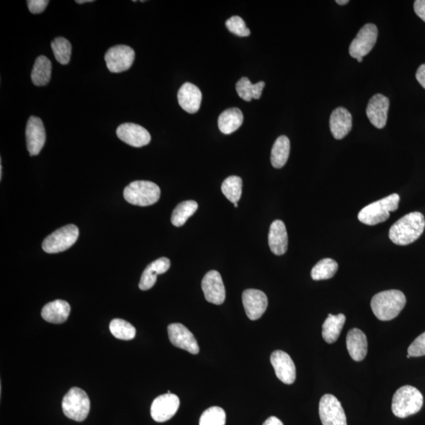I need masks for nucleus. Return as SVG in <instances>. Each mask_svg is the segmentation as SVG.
Returning <instances> with one entry per match:
<instances>
[{"label":"nucleus","instance_id":"1","mask_svg":"<svg viewBox=\"0 0 425 425\" xmlns=\"http://www.w3.org/2000/svg\"><path fill=\"white\" fill-rule=\"evenodd\" d=\"M424 228L425 219L422 212H410L391 226L389 230L390 240L396 245H409L418 240Z\"/></svg>","mask_w":425,"mask_h":425},{"label":"nucleus","instance_id":"2","mask_svg":"<svg viewBox=\"0 0 425 425\" xmlns=\"http://www.w3.org/2000/svg\"><path fill=\"white\" fill-rule=\"evenodd\" d=\"M406 304L405 295L398 290H389L375 295L371 300V308L380 321H391L400 315Z\"/></svg>","mask_w":425,"mask_h":425},{"label":"nucleus","instance_id":"3","mask_svg":"<svg viewBox=\"0 0 425 425\" xmlns=\"http://www.w3.org/2000/svg\"><path fill=\"white\" fill-rule=\"evenodd\" d=\"M423 396L416 387H400L393 396L391 410L400 418H406L418 413L423 406Z\"/></svg>","mask_w":425,"mask_h":425},{"label":"nucleus","instance_id":"4","mask_svg":"<svg viewBox=\"0 0 425 425\" xmlns=\"http://www.w3.org/2000/svg\"><path fill=\"white\" fill-rule=\"evenodd\" d=\"M400 200V195L395 193L374 202L359 212V220L367 226H376L385 222L389 219L390 212L398 210Z\"/></svg>","mask_w":425,"mask_h":425},{"label":"nucleus","instance_id":"5","mask_svg":"<svg viewBox=\"0 0 425 425\" xmlns=\"http://www.w3.org/2000/svg\"><path fill=\"white\" fill-rule=\"evenodd\" d=\"M161 190L158 186L147 180H136L125 189L124 197L130 204L147 206L155 204L160 198Z\"/></svg>","mask_w":425,"mask_h":425},{"label":"nucleus","instance_id":"6","mask_svg":"<svg viewBox=\"0 0 425 425\" xmlns=\"http://www.w3.org/2000/svg\"><path fill=\"white\" fill-rule=\"evenodd\" d=\"M62 407L68 418L76 422H83L90 411V400L87 393L78 387H73L64 396Z\"/></svg>","mask_w":425,"mask_h":425},{"label":"nucleus","instance_id":"7","mask_svg":"<svg viewBox=\"0 0 425 425\" xmlns=\"http://www.w3.org/2000/svg\"><path fill=\"white\" fill-rule=\"evenodd\" d=\"M79 237V230L76 226L68 225L51 234L42 242V250L49 254H56L66 251L76 243Z\"/></svg>","mask_w":425,"mask_h":425},{"label":"nucleus","instance_id":"8","mask_svg":"<svg viewBox=\"0 0 425 425\" xmlns=\"http://www.w3.org/2000/svg\"><path fill=\"white\" fill-rule=\"evenodd\" d=\"M319 415L323 425H348L341 403L332 395L327 394L321 398Z\"/></svg>","mask_w":425,"mask_h":425},{"label":"nucleus","instance_id":"9","mask_svg":"<svg viewBox=\"0 0 425 425\" xmlns=\"http://www.w3.org/2000/svg\"><path fill=\"white\" fill-rule=\"evenodd\" d=\"M378 37V29L374 24H366L360 29L349 47L350 56L363 58L373 50Z\"/></svg>","mask_w":425,"mask_h":425},{"label":"nucleus","instance_id":"10","mask_svg":"<svg viewBox=\"0 0 425 425\" xmlns=\"http://www.w3.org/2000/svg\"><path fill=\"white\" fill-rule=\"evenodd\" d=\"M135 51L132 47L118 45L110 47L106 53V66L111 73H122L130 70L135 60Z\"/></svg>","mask_w":425,"mask_h":425},{"label":"nucleus","instance_id":"11","mask_svg":"<svg viewBox=\"0 0 425 425\" xmlns=\"http://www.w3.org/2000/svg\"><path fill=\"white\" fill-rule=\"evenodd\" d=\"M180 400L176 395L165 394L153 401L151 415L156 422H165L171 419L178 411Z\"/></svg>","mask_w":425,"mask_h":425},{"label":"nucleus","instance_id":"12","mask_svg":"<svg viewBox=\"0 0 425 425\" xmlns=\"http://www.w3.org/2000/svg\"><path fill=\"white\" fill-rule=\"evenodd\" d=\"M205 299L210 304L221 305L226 300V289L221 274L215 270L207 273L202 281Z\"/></svg>","mask_w":425,"mask_h":425},{"label":"nucleus","instance_id":"13","mask_svg":"<svg viewBox=\"0 0 425 425\" xmlns=\"http://www.w3.org/2000/svg\"><path fill=\"white\" fill-rule=\"evenodd\" d=\"M168 334L170 342L173 346L183 349L193 354L199 352V347L193 334L182 324L175 323L168 326Z\"/></svg>","mask_w":425,"mask_h":425},{"label":"nucleus","instance_id":"14","mask_svg":"<svg viewBox=\"0 0 425 425\" xmlns=\"http://www.w3.org/2000/svg\"><path fill=\"white\" fill-rule=\"evenodd\" d=\"M26 145L31 156L39 155L46 141L44 124L38 117L32 116L25 131Z\"/></svg>","mask_w":425,"mask_h":425},{"label":"nucleus","instance_id":"15","mask_svg":"<svg viewBox=\"0 0 425 425\" xmlns=\"http://www.w3.org/2000/svg\"><path fill=\"white\" fill-rule=\"evenodd\" d=\"M242 300L244 309H245L247 316L250 320H258L267 309V296L262 291L256 289L244 291Z\"/></svg>","mask_w":425,"mask_h":425},{"label":"nucleus","instance_id":"16","mask_svg":"<svg viewBox=\"0 0 425 425\" xmlns=\"http://www.w3.org/2000/svg\"><path fill=\"white\" fill-rule=\"evenodd\" d=\"M271 364L278 378L286 385H292L296 379L294 361L282 350H276L270 357Z\"/></svg>","mask_w":425,"mask_h":425},{"label":"nucleus","instance_id":"17","mask_svg":"<svg viewBox=\"0 0 425 425\" xmlns=\"http://www.w3.org/2000/svg\"><path fill=\"white\" fill-rule=\"evenodd\" d=\"M116 132L121 141L134 147L146 146L151 140L150 134L145 127L134 123L122 124Z\"/></svg>","mask_w":425,"mask_h":425},{"label":"nucleus","instance_id":"18","mask_svg":"<svg viewBox=\"0 0 425 425\" xmlns=\"http://www.w3.org/2000/svg\"><path fill=\"white\" fill-rule=\"evenodd\" d=\"M389 108V99L384 95L376 94L370 99L366 108V115L377 129L381 130L385 127Z\"/></svg>","mask_w":425,"mask_h":425},{"label":"nucleus","instance_id":"19","mask_svg":"<svg viewBox=\"0 0 425 425\" xmlns=\"http://www.w3.org/2000/svg\"><path fill=\"white\" fill-rule=\"evenodd\" d=\"M329 125L335 139L342 140L352 130V115L346 108H338L332 111Z\"/></svg>","mask_w":425,"mask_h":425},{"label":"nucleus","instance_id":"20","mask_svg":"<svg viewBox=\"0 0 425 425\" xmlns=\"http://www.w3.org/2000/svg\"><path fill=\"white\" fill-rule=\"evenodd\" d=\"M178 98L180 106L186 112L195 114L200 108L202 93L193 84H184L179 90Z\"/></svg>","mask_w":425,"mask_h":425},{"label":"nucleus","instance_id":"21","mask_svg":"<svg viewBox=\"0 0 425 425\" xmlns=\"http://www.w3.org/2000/svg\"><path fill=\"white\" fill-rule=\"evenodd\" d=\"M269 245L274 254L283 255L286 253L289 246L288 232H287L284 223L280 220H276L269 228Z\"/></svg>","mask_w":425,"mask_h":425},{"label":"nucleus","instance_id":"22","mask_svg":"<svg viewBox=\"0 0 425 425\" xmlns=\"http://www.w3.org/2000/svg\"><path fill=\"white\" fill-rule=\"evenodd\" d=\"M347 348L353 360H364L368 352L367 338L365 333L359 328L350 329L347 337Z\"/></svg>","mask_w":425,"mask_h":425},{"label":"nucleus","instance_id":"23","mask_svg":"<svg viewBox=\"0 0 425 425\" xmlns=\"http://www.w3.org/2000/svg\"><path fill=\"white\" fill-rule=\"evenodd\" d=\"M169 267L170 260L167 258H158L149 265L141 276L139 288L143 291L151 289L156 283L157 276L167 272Z\"/></svg>","mask_w":425,"mask_h":425},{"label":"nucleus","instance_id":"24","mask_svg":"<svg viewBox=\"0 0 425 425\" xmlns=\"http://www.w3.org/2000/svg\"><path fill=\"white\" fill-rule=\"evenodd\" d=\"M71 313V306L64 300L49 302L42 308L41 316L47 322L62 324L67 320Z\"/></svg>","mask_w":425,"mask_h":425},{"label":"nucleus","instance_id":"25","mask_svg":"<svg viewBox=\"0 0 425 425\" xmlns=\"http://www.w3.org/2000/svg\"><path fill=\"white\" fill-rule=\"evenodd\" d=\"M243 122V114L239 108L223 111L219 118V130L226 135L231 134L240 127Z\"/></svg>","mask_w":425,"mask_h":425},{"label":"nucleus","instance_id":"26","mask_svg":"<svg viewBox=\"0 0 425 425\" xmlns=\"http://www.w3.org/2000/svg\"><path fill=\"white\" fill-rule=\"evenodd\" d=\"M345 322H346V317L343 313H339L338 315L329 313L322 326V337L326 343H333L337 341Z\"/></svg>","mask_w":425,"mask_h":425},{"label":"nucleus","instance_id":"27","mask_svg":"<svg viewBox=\"0 0 425 425\" xmlns=\"http://www.w3.org/2000/svg\"><path fill=\"white\" fill-rule=\"evenodd\" d=\"M290 141L286 136H280L276 139L271 151V163L276 169L285 166L289 158Z\"/></svg>","mask_w":425,"mask_h":425},{"label":"nucleus","instance_id":"28","mask_svg":"<svg viewBox=\"0 0 425 425\" xmlns=\"http://www.w3.org/2000/svg\"><path fill=\"white\" fill-rule=\"evenodd\" d=\"M51 62L46 56L36 58L31 78L36 86H45L49 83L51 77Z\"/></svg>","mask_w":425,"mask_h":425},{"label":"nucleus","instance_id":"29","mask_svg":"<svg viewBox=\"0 0 425 425\" xmlns=\"http://www.w3.org/2000/svg\"><path fill=\"white\" fill-rule=\"evenodd\" d=\"M197 209L198 204L195 201L189 200L183 202L173 212L171 217L172 224L176 227L183 226Z\"/></svg>","mask_w":425,"mask_h":425},{"label":"nucleus","instance_id":"30","mask_svg":"<svg viewBox=\"0 0 425 425\" xmlns=\"http://www.w3.org/2000/svg\"><path fill=\"white\" fill-rule=\"evenodd\" d=\"M338 268L339 265L335 260L324 258L312 269L311 278L313 280L331 279L337 274Z\"/></svg>","mask_w":425,"mask_h":425},{"label":"nucleus","instance_id":"31","mask_svg":"<svg viewBox=\"0 0 425 425\" xmlns=\"http://www.w3.org/2000/svg\"><path fill=\"white\" fill-rule=\"evenodd\" d=\"M243 182L240 177L231 176L224 180L221 185L222 193L235 204L241 198Z\"/></svg>","mask_w":425,"mask_h":425},{"label":"nucleus","instance_id":"32","mask_svg":"<svg viewBox=\"0 0 425 425\" xmlns=\"http://www.w3.org/2000/svg\"><path fill=\"white\" fill-rule=\"evenodd\" d=\"M110 331L115 338L122 340L134 339L136 333L135 327L122 319H114L110 324Z\"/></svg>","mask_w":425,"mask_h":425},{"label":"nucleus","instance_id":"33","mask_svg":"<svg viewBox=\"0 0 425 425\" xmlns=\"http://www.w3.org/2000/svg\"><path fill=\"white\" fill-rule=\"evenodd\" d=\"M51 49L56 60L62 65H67L70 62L72 53L70 41L64 37H58L51 42Z\"/></svg>","mask_w":425,"mask_h":425},{"label":"nucleus","instance_id":"34","mask_svg":"<svg viewBox=\"0 0 425 425\" xmlns=\"http://www.w3.org/2000/svg\"><path fill=\"white\" fill-rule=\"evenodd\" d=\"M226 414L222 408L212 406L202 414L199 425H226Z\"/></svg>","mask_w":425,"mask_h":425},{"label":"nucleus","instance_id":"35","mask_svg":"<svg viewBox=\"0 0 425 425\" xmlns=\"http://www.w3.org/2000/svg\"><path fill=\"white\" fill-rule=\"evenodd\" d=\"M226 25L232 34L238 36H249L251 34V31L247 27L245 21L239 16H233L228 19Z\"/></svg>","mask_w":425,"mask_h":425},{"label":"nucleus","instance_id":"36","mask_svg":"<svg viewBox=\"0 0 425 425\" xmlns=\"http://www.w3.org/2000/svg\"><path fill=\"white\" fill-rule=\"evenodd\" d=\"M236 92L242 99L251 102L254 99V84L247 77H242L236 85Z\"/></svg>","mask_w":425,"mask_h":425},{"label":"nucleus","instance_id":"37","mask_svg":"<svg viewBox=\"0 0 425 425\" xmlns=\"http://www.w3.org/2000/svg\"><path fill=\"white\" fill-rule=\"evenodd\" d=\"M408 354L411 357H421L425 355V332L414 339L408 348Z\"/></svg>","mask_w":425,"mask_h":425},{"label":"nucleus","instance_id":"38","mask_svg":"<svg viewBox=\"0 0 425 425\" xmlns=\"http://www.w3.org/2000/svg\"><path fill=\"white\" fill-rule=\"evenodd\" d=\"M49 3V0H29L27 1L29 10L33 14L44 12Z\"/></svg>","mask_w":425,"mask_h":425},{"label":"nucleus","instance_id":"39","mask_svg":"<svg viewBox=\"0 0 425 425\" xmlns=\"http://www.w3.org/2000/svg\"><path fill=\"white\" fill-rule=\"evenodd\" d=\"M414 12L425 23V0H416L413 5Z\"/></svg>","mask_w":425,"mask_h":425},{"label":"nucleus","instance_id":"40","mask_svg":"<svg viewBox=\"0 0 425 425\" xmlns=\"http://www.w3.org/2000/svg\"><path fill=\"white\" fill-rule=\"evenodd\" d=\"M417 82L425 89V64L420 66L416 73Z\"/></svg>","mask_w":425,"mask_h":425},{"label":"nucleus","instance_id":"41","mask_svg":"<svg viewBox=\"0 0 425 425\" xmlns=\"http://www.w3.org/2000/svg\"><path fill=\"white\" fill-rule=\"evenodd\" d=\"M265 86V83L264 82H259L258 83L254 84V99H259L260 98H261V95L263 94Z\"/></svg>","mask_w":425,"mask_h":425},{"label":"nucleus","instance_id":"42","mask_svg":"<svg viewBox=\"0 0 425 425\" xmlns=\"http://www.w3.org/2000/svg\"><path fill=\"white\" fill-rule=\"evenodd\" d=\"M263 425H284V424L279 418L270 417L264 422Z\"/></svg>","mask_w":425,"mask_h":425},{"label":"nucleus","instance_id":"43","mask_svg":"<svg viewBox=\"0 0 425 425\" xmlns=\"http://www.w3.org/2000/svg\"><path fill=\"white\" fill-rule=\"evenodd\" d=\"M336 3L343 6V5L348 4L349 1L348 0H337Z\"/></svg>","mask_w":425,"mask_h":425},{"label":"nucleus","instance_id":"44","mask_svg":"<svg viewBox=\"0 0 425 425\" xmlns=\"http://www.w3.org/2000/svg\"><path fill=\"white\" fill-rule=\"evenodd\" d=\"M94 2L93 0H77L76 3L79 4H83L85 3H92Z\"/></svg>","mask_w":425,"mask_h":425},{"label":"nucleus","instance_id":"45","mask_svg":"<svg viewBox=\"0 0 425 425\" xmlns=\"http://www.w3.org/2000/svg\"><path fill=\"white\" fill-rule=\"evenodd\" d=\"M0 171H1V172H0V176H1V179H2V176H3V167H2V165H1V166H0Z\"/></svg>","mask_w":425,"mask_h":425},{"label":"nucleus","instance_id":"46","mask_svg":"<svg viewBox=\"0 0 425 425\" xmlns=\"http://www.w3.org/2000/svg\"><path fill=\"white\" fill-rule=\"evenodd\" d=\"M357 60H358L359 62H361L363 60V58H358Z\"/></svg>","mask_w":425,"mask_h":425},{"label":"nucleus","instance_id":"47","mask_svg":"<svg viewBox=\"0 0 425 425\" xmlns=\"http://www.w3.org/2000/svg\"><path fill=\"white\" fill-rule=\"evenodd\" d=\"M234 206H235V207H236V208H237V207H238V204H234Z\"/></svg>","mask_w":425,"mask_h":425},{"label":"nucleus","instance_id":"48","mask_svg":"<svg viewBox=\"0 0 425 425\" xmlns=\"http://www.w3.org/2000/svg\"><path fill=\"white\" fill-rule=\"evenodd\" d=\"M406 357H407V359H410V358H411V356H410V355H409V354H407Z\"/></svg>","mask_w":425,"mask_h":425}]
</instances>
